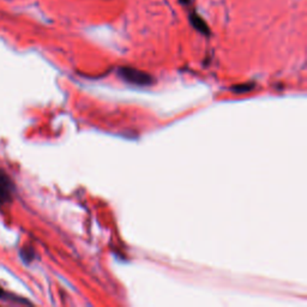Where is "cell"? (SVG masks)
Returning <instances> with one entry per match:
<instances>
[{"mask_svg":"<svg viewBox=\"0 0 307 307\" xmlns=\"http://www.w3.org/2000/svg\"><path fill=\"white\" fill-rule=\"evenodd\" d=\"M21 256H22V259H23V261L27 262V263L30 262V261H33V258H34L33 252H31L30 250H27V249L22 250Z\"/></svg>","mask_w":307,"mask_h":307,"instance_id":"277c9868","label":"cell"},{"mask_svg":"<svg viewBox=\"0 0 307 307\" xmlns=\"http://www.w3.org/2000/svg\"><path fill=\"white\" fill-rule=\"evenodd\" d=\"M14 184L6 172L0 168V205H4L6 203H10L14 196Z\"/></svg>","mask_w":307,"mask_h":307,"instance_id":"7a4b0ae2","label":"cell"},{"mask_svg":"<svg viewBox=\"0 0 307 307\" xmlns=\"http://www.w3.org/2000/svg\"><path fill=\"white\" fill-rule=\"evenodd\" d=\"M190 21H191V24H192V26L195 27L196 29L199 31V33L208 35V34H209L208 26H206L205 22L203 21V18L199 17V16L197 15L196 12H191V14H190Z\"/></svg>","mask_w":307,"mask_h":307,"instance_id":"3957f363","label":"cell"},{"mask_svg":"<svg viewBox=\"0 0 307 307\" xmlns=\"http://www.w3.org/2000/svg\"><path fill=\"white\" fill-rule=\"evenodd\" d=\"M4 294H5V293H4V290H3V288L0 287V297L4 296Z\"/></svg>","mask_w":307,"mask_h":307,"instance_id":"5b68a950","label":"cell"},{"mask_svg":"<svg viewBox=\"0 0 307 307\" xmlns=\"http://www.w3.org/2000/svg\"><path fill=\"white\" fill-rule=\"evenodd\" d=\"M119 74L125 81L132 84H137V86H148V84L152 83V78L149 74H146L145 72L136 70V68L121 67L119 70Z\"/></svg>","mask_w":307,"mask_h":307,"instance_id":"6da1fadb","label":"cell"}]
</instances>
